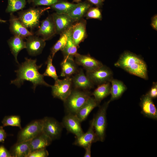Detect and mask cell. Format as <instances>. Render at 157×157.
Here are the masks:
<instances>
[{
	"label": "cell",
	"instance_id": "cell-1",
	"mask_svg": "<svg viewBox=\"0 0 157 157\" xmlns=\"http://www.w3.org/2000/svg\"><path fill=\"white\" fill-rule=\"evenodd\" d=\"M25 60L24 62L19 65L18 69L15 71L17 73V77L11 81V83L19 87L24 81H29L33 84L32 88L34 91L37 86L39 85L51 87V85L44 80L43 74L39 72L38 70L42 67V64L37 65L36 59L25 58Z\"/></svg>",
	"mask_w": 157,
	"mask_h": 157
},
{
	"label": "cell",
	"instance_id": "cell-2",
	"mask_svg": "<svg viewBox=\"0 0 157 157\" xmlns=\"http://www.w3.org/2000/svg\"><path fill=\"white\" fill-rule=\"evenodd\" d=\"M114 65L131 74L144 79H148L147 67L145 62L141 57L133 53L124 52Z\"/></svg>",
	"mask_w": 157,
	"mask_h": 157
},
{
	"label": "cell",
	"instance_id": "cell-3",
	"mask_svg": "<svg viewBox=\"0 0 157 157\" xmlns=\"http://www.w3.org/2000/svg\"><path fill=\"white\" fill-rule=\"evenodd\" d=\"M92 95V93L89 90L73 88L69 95L63 102L67 113L75 115Z\"/></svg>",
	"mask_w": 157,
	"mask_h": 157
},
{
	"label": "cell",
	"instance_id": "cell-4",
	"mask_svg": "<svg viewBox=\"0 0 157 157\" xmlns=\"http://www.w3.org/2000/svg\"><path fill=\"white\" fill-rule=\"evenodd\" d=\"M31 8L18 13V18L27 28L33 29L39 27L40 18L44 12L50 8Z\"/></svg>",
	"mask_w": 157,
	"mask_h": 157
},
{
	"label": "cell",
	"instance_id": "cell-5",
	"mask_svg": "<svg viewBox=\"0 0 157 157\" xmlns=\"http://www.w3.org/2000/svg\"><path fill=\"white\" fill-rule=\"evenodd\" d=\"M110 101L105 102L99 107L95 116L93 118V124L98 141L103 142L105 139L106 126V110Z\"/></svg>",
	"mask_w": 157,
	"mask_h": 157
},
{
	"label": "cell",
	"instance_id": "cell-6",
	"mask_svg": "<svg viewBox=\"0 0 157 157\" xmlns=\"http://www.w3.org/2000/svg\"><path fill=\"white\" fill-rule=\"evenodd\" d=\"M52 94L54 98L64 101L71 93L73 88L72 78L65 77L63 79H58L55 81L51 86Z\"/></svg>",
	"mask_w": 157,
	"mask_h": 157
},
{
	"label": "cell",
	"instance_id": "cell-7",
	"mask_svg": "<svg viewBox=\"0 0 157 157\" xmlns=\"http://www.w3.org/2000/svg\"><path fill=\"white\" fill-rule=\"evenodd\" d=\"M43 119L31 122L19 132L17 142L30 140L42 131Z\"/></svg>",
	"mask_w": 157,
	"mask_h": 157
},
{
	"label": "cell",
	"instance_id": "cell-8",
	"mask_svg": "<svg viewBox=\"0 0 157 157\" xmlns=\"http://www.w3.org/2000/svg\"><path fill=\"white\" fill-rule=\"evenodd\" d=\"M86 74L94 85L110 82L113 78L111 70L104 65L93 71L86 72Z\"/></svg>",
	"mask_w": 157,
	"mask_h": 157
},
{
	"label": "cell",
	"instance_id": "cell-9",
	"mask_svg": "<svg viewBox=\"0 0 157 157\" xmlns=\"http://www.w3.org/2000/svg\"><path fill=\"white\" fill-rule=\"evenodd\" d=\"M42 131L53 141L58 139L61 135L63 126L55 119L45 117L43 119Z\"/></svg>",
	"mask_w": 157,
	"mask_h": 157
},
{
	"label": "cell",
	"instance_id": "cell-10",
	"mask_svg": "<svg viewBox=\"0 0 157 157\" xmlns=\"http://www.w3.org/2000/svg\"><path fill=\"white\" fill-rule=\"evenodd\" d=\"M46 41L52 38L56 34L55 26L52 15H49L41 22L38 29L35 33Z\"/></svg>",
	"mask_w": 157,
	"mask_h": 157
},
{
	"label": "cell",
	"instance_id": "cell-11",
	"mask_svg": "<svg viewBox=\"0 0 157 157\" xmlns=\"http://www.w3.org/2000/svg\"><path fill=\"white\" fill-rule=\"evenodd\" d=\"M74 58V60L77 65L83 67L86 72L93 71L103 65L101 62L89 55L78 53Z\"/></svg>",
	"mask_w": 157,
	"mask_h": 157
},
{
	"label": "cell",
	"instance_id": "cell-12",
	"mask_svg": "<svg viewBox=\"0 0 157 157\" xmlns=\"http://www.w3.org/2000/svg\"><path fill=\"white\" fill-rule=\"evenodd\" d=\"M25 43L27 51L31 56H36L40 54L46 45L45 40L34 35L27 37Z\"/></svg>",
	"mask_w": 157,
	"mask_h": 157
},
{
	"label": "cell",
	"instance_id": "cell-13",
	"mask_svg": "<svg viewBox=\"0 0 157 157\" xmlns=\"http://www.w3.org/2000/svg\"><path fill=\"white\" fill-rule=\"evenodd\" d=\"M81 123L75 114L69 113L64 117L62 124L68 132L74 135L76 137L84 133Z\"/></svg>",
	"mask_w": 157,
	"mask_h": 157
},
{
	"label": "cell",
	"instance_id": "cell-14",
	"mask_svg": "<svg viewBox=\"0 0 157 157\" xmlns=\"http://www.w3.org/2000/svg\"><path fill=\"white\" fill-rule=\"evenodd\" d=\"M54 23L56 34L60 35L66 31L76 22L68 14H60L56 13L52 14Z\"/></svg>",
	"mask_w": 157,
	"mask_h": 157
},
{
	"label": "cell",
	"instance_id": "cell-15",
	"mask_svg": "<svg viewBox=\"0 0 157 157\" xmlns=\"http://www.w3.org/2000/svg\"><path fill=\"white\" fill-rule=\"evenodd\" d=\"M72 78L73 88L84 90H89L94 85L85 74L83 69H78Z\"/></svg>",
	"mask_w": 157,
	"mask_h": 157
},
{
	"label": "cell",
	"instance_id": "cell-16",
	"mask_svg": "<svg viewBox=\"0 0 157 157\" xmlns=\"http://www.w3.org/2000/svg\"><path fill=\"white\" fill-rule=\"evenodd\" d=\"M74 24L71 27V36L75 45L78 47L87 36L86 21L80 20Z\"/></svg>",
	"mask_w": 157,
	"mask_h": 157
},
{
	"label": "cell",
	"instance_id": "cell-17",
	"mask_svg": "<svg viewBox=\"0 0 157 157\" xmlns=\"http://www.w3.org/2000/svg\"><path fill=\"white\" fill-rule=\"evenodd\" d=\"M9 29L14 35L20 37L24 39L28 36L33 35L25 27L18 18L15 16L13 13H10L9 19Z\"/></svg>",
	"mask_w": 157,
	"mask_h": 157
},
{
	"label": "cell",
	"instance_id": "cell-18",
	"mask_svg": "<svg viewBox=\"0 0 157 157\" xmlns=\"http://www.w3.org/2000/svg\"><path fill=\"white\" fill-rule=\"evenodd\" d=\"M140 105L141 108V113L144 116L157 119V109L153 102V99L147 93L142 95L141 97Z\"/></svg>",
	"mask_w": 157,
	"mask_h": 157
},
{
	"label": "cell",
	"instance_id": "cell-19",
	"mask_svg": "<svg viewBox=\"0 0 157 157\" xmlns=\"http://www.w3.org/2000/svg\"><path fill=\"white\" fill-rule=\"evenodd\" d=\"M97 141L94 130L92 119L87 131L79 136L76 137L74 144L84 148L88 145Z\"/></svg>",
	"mask_w": 157,
	"mask_h": 157
},
{
	"label": "cell",
	"instance_id": "cell-20",
	"mask_svg": "<svg viewBox=\"0 0 157 157\" xmlns=\"http://www.w3.org/2000/svg\"><path fill=\"white\" fill-rule=\"evenodd\" d=\"M77 65L74 58L69 57H64L60 64V76L65 77L73 76L78 70Z\"/></svg>",
	"mask_w": 157,
	"mask_h": 157
},
{
	"label": "cell",
	"instance_id": "cell-21",
	"mask_svg": "<svg viewBox=\"0 0 157 157\" xmlns=\"http://www.w3.org/2000/svg\"><path fill=\"white\" fill-rule=\"evenodd\" d=\"M52 140L42 131L30 140L31 152L46 147L51 143Z\"/></svg>",
	"mask_w": 157,
	"mask_h": 157
},
{
	"label": "cell",
	"instance_id": "cell-22",
	"mask_svg": "<svg viewBox=\"0 0 157 157\" xmlns=\"http://www.w3.org/2000/svg\"><path fill=\"white\" fill-rule=\"evenodd\" d=\"M30 140L17 142L12 146L9 151L12 157H28L31 152Z\"/></svg>",
	"mask_w": 157,
	"mask_h": 157
},
{
	"label": "cell",
	"instance_id": "cell-23",
	"mask_svg": "<svg viewBox=\"0 0 157 157\" xmlns=\"http://www.w3.org/2000/svg\"><path fill=\"white\" fill-rule=\"evenodd\" d=\"M100 104L94 97L91 96L77 112L75 115L81 122L86 119L94 108L99 106Z\"/></svg>",
	"mask_w": 157,
	"mask_h": 157
},
{
	"label": "cell",
	"instance_id": "cell-24",
	"mask_svg": "<svg viewBox=\"0 0 157 157\" xmlns=\"http://www.w3.org/2000/svg\"><path fill=\"white\" fill-rule=\"evenodd\" d=\"M20 37L14 35L8 41V43L12 53L14 57L16 62L19 64L17 57L20 51L26 48L25 42Z\"/></svg>",
	"mask_w": 157,
	"mask_h": 157
},
{
	"label": "cell",
	"instance_id": "cell-25",
	"mask_svg": "<svg viewBox=\"0 0 157 157\" xmlns=\"http://www.w3.org/2000/svg\"><path fill=\"white\" fill-rule=\"evenodd\" d=\"M91 6V4L88 1L77 3L68 15L76 22L80 20L85 15Z\"/></svg>",
	"mask_w": 157,
	"mask_h": 157
},
{
	"label": "cell",
	"instance_id": "cell-26",
	"mask_svg": "<svg viewBox=\"0 0 157 157\" xmlns=\"http://www.w3.org/2000/svg\"><path fill=\"white\" fill-rule=\"evenodd\" d=\"M110 83L111 85L110 92L111 97L109 100L110 102L120 97L127 89L126 86L120 80L113 78Z\"/></svg>",
	"mask_w": 157,
	"mask_h": 157
},
{
	"label": "cell",
	"instance_id": "cell-27",
	"mask_svg": "<svg viewBox=\"0 0 157 157\" xmlns=\"http://www.w3.org/2000/svg\"><path fill=\"white\" fill-rule=\"evenodd\" d=\"M111 86L110 82L99 85L92 93V95L96 100L100 103L103 99L110 94Z\"/></svg>",
	"mask_w": 157,
	"mask_h": 157
},
{
	"label": "cell",
	"instance_id": "cell-28",
	"mask_svg": "<svg viewBox=\"0 0 157 157\" xmlns=\"http://www.w3.org/2000/svg\"><path fill=\"white\" fill-rule=\"evenodd\" d=\"M76 5L64 0H58L49 7L57 13L68 14Z\"/></svg>",
	"mask_w": 157,
	"mask_h": 157
},
{
	"label": "cell",
	"instance_id": "cell-29",
	"mask_svg": "<svg viewBox=\"0 0 157 157\" xmlns=\"http://www.w3.org/2000/svg\"><path fill=\"white\" fill-rule=\"evenodd\" d=\"M72 26L60 35L59 40L51 49V55L53 58L55 54L59 50L61 51L65 47L71 32Z\"/></svg>",
	"mask_w": 157,
	"mask_h": 157
},
{
	"label": "cell",
	"instance_id": "cell-30",
	"mask_svg": "<svg viewBox=\"0 0 157 157\" xmlns=\"http://www.w3.org/2000/svg\"><path fill=\"white\" fill-rule=\"evenodd\" d=\"M77 48V47L73 41L70 33L66 45L61 51L64 57H69L74 58L75 56L78 53Z\"/></svg>",
	"mask_w": 157,
	"mask_h": 157
},
{
	"label": "cell",
	"instance_id": "cell-31",
	"mask_svg": "<svg viewBox=\"0 0 157 157\" xmlns=\"http://www.w3.org/2000/svg\"><path fill=\"white\" fill-rule=\"evenodd\" d=\"M8 4L6 12L13 13L21 10L25 7L26 0H8Z\"/></svg>",
	"mask_w": 157,
	"mask_h": 157
},
{
	"label": "cell",
	"instance_id": "cell-32",
	"mask_svg": "<svg viewBox=\"0 0 157 157\" xmlns=\"http://www.w3.org/2000/svg\"><path fill=\"white\" fill-rule=\"evenodd\" d=\"M3 126H11L18 127L21 129V126L20 117L18 115H12L6 116L2 121Z\"/></svg>",
	"mask_w": 157,
	"mask_h": 157
},
{
	"label": "cell",
	"instance_id": "cell-33",
	"mask_svg": "<svg viewBox=\"0 0 157 157\" xmlns=\"http://www.w3.org/2000/svg\"><path fill=\"white\" fill-rule=\"evenodd\" d=\"M52 59L51 55H49L46 62L47 68L43 75L44 76L51 77L55 81L58 79V76L56 73V69L53 64Z\"/></svg>",
	"mask_w": 157,
	"mask_h": 157
},
{
	"label": "cell",
	"instance_id": "cell-34",
	"mask_svg": "<svg viewBox=\"0 0 157 157\" xmlns=\"http://www.w3.org/2000/svg\"><path fill=\"white\" fill-rule=\"evenodd\" d=\"M87 19H95L99 20L102 19L101 11L97 7L90 8L85 15Z\"/></svg>",
	"mask_w": 157,
	"mask_h": 157
},
{
	"label": "cell",
	"instance_id": "cell-35",
	"mask_svg": "<svg viewBox=\"0 0 157 157\" xmlns=\"http://www.w3.org/2000/svg\"><path fill=\"white\" fill-rule=\"evenodd\" d=\"M49 155L48 151L45 148L31 152L28 157H47Z\"/></svg>",
	"mask_w": 157,
	"mask_h": 157
},
{
	"label": "cell",
	"instance_id": "cell-36",
	"mask_svg": "<svg viewBox=\"0 0 157 157\" xmlns=\"http://www.w3.org/2000/svg\"><path fill=\"white\" fill-rule=\"evenodd\" d=\"M58 0H33L31 3L33 6H51L56 2Z\"/></svg>",
	"mask_w": 157,
	"mask_h": 157
},
{
	"label": "cell",
	"instance_id": "cell-37",
	"mask_svg": "<svg viewBox=\"0 0 157 157\" xmlns=\"http://www.w3.org/2000/svg\"><path fill=\"white\" fill-rule=\"evenodd\" d=\"M149 96L152 99L156 98L157 97V83L154 82L149 91L147 92Z\"/></svg>",
	"mask_w": 157,
	"mask_h": 157
},
{
	"label": "cell",
	"instance_id": "cell-38",
	"mask_svg": "<svg viewBox=\"0 0 157 157\" xmlns=\"http://www.w3.org/2000/svg\"><path fill=\"white\" fill-rule=\"evenodd\" d=\"M0 157H12L9 151L3 145L0 146Z\"/></svg>",
	"mask_w": 157,
	"mask_h": 157
},
{
	"label": "cell",
	"instance_id": "cell-39",
	"mask_svg": "<svg viewBox=\"0 0 157 157\" xmlns=\"http://www.w3.org/2000/svg\"><path fill=\"white\" fill-rule=\"evenodd\" d=\"M88 2L95 5L99 8L101 7L103 5L104 0H87Z\"/></svg>",
	"mask_w": 157,
	"mask_h": 157
},
{
	"label": "cell",
	"instance_id": "cell-40",
	"mask_svg": "<svg viewBox=\"0 0 157 157\" xmlns=\"http://www.w3.org/2000/svg\"><path fill=\"white\" fill-rule=\"evenodd\" d=\"M7 136V134L2 126H0V142L3 143Z\"/></svg>",
	"mask_w": 157,
	"mask_h": 157
},
{
	"label": "cell",
	"instance_id": "cell-41",
	"mask_svg": "<svg viewBox=\"0 0 157 157\" xmlns=\"http://www.w3.org/2000/svg\"><path fill=\"white\" fill-rule=\"evenodd\" d=\"M151 26L152 28L157 31V16L155 15L153 16L151 20Z\"/></svg>",
	"mask_w": 157,
	"mask_h": 157
},
{
	"label": "cell",
	"instance_id": "cell-42",
	"mask_svg": "<svg viewBox=\"0 0 157 157\" xmlns=\"http://www.w3.org/2000/svg\"><path fill=\"white\" fill-rule=\"evenodd\" d=\"M92 144H89L84 148L85 150V152L83 156L84 157H91V150Z\"/></svg>",
	"mask_w": 157,
	"mask_h": 157
},
{
	"label": "cell",
	"instance_id": "cell-43",
	"mask_svg": "<svg viewBox=\"0 0 157 157\" xmlns=\"http://www.w3.org/2000/svg\"><path fill=\"white\" fill-rule=\"evenodd\" d=\"M81 0H73V2H76L77 3H78L81 2Z\"/></svg>",
	"mask_w": 157,
	"mask_h": 157
},
{
	"label": "cell",
	"instance_id": "cell-44",
	"mask_svg": "<svg viewBox=\"0 0 157 157\" xmlns=\"http://www.w3.org/2000/svg\"><path fill=\"white\" fill-rule=\"evenodd\" d=\"M6 21L3 20L0 18V23H6Z\"/></svg>",
	"mask_w": 157,
	"mask_h": 157
},
{
	"label": "cell",
	"instance_id": "cell-45",
	"mask_svg": "<svg viewBox=\"0 0 157 157\" xmlns=\"http://www.w3.org/2000/svg\"><path fill=\"white\" fill-rule=\"evenodd\" d=\"M29 3H31L32 2V1L33 0H26Z\"/></svg>",
	"mask_w": 157,
	"mask_h": 157
}]
</instances>
